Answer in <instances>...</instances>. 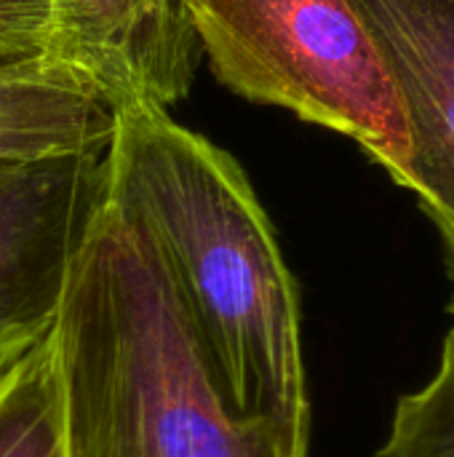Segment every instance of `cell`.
I'll use <instances>...</instances> for the list:
<instances>
[{
	"label": "cell",
	"instance_id": "1",
	"mask_svg": "<svg viewBox=\"0 0 454 457\" xmlns=\"http://www.w3.org/2000/svg\"><path fill=\"white\" fill-rule=\"evenodd\" d=\"M104 204L153 249L227 407L310 445L297 281L241 163L171 110H112Z\"/></svg>",
	"mask_w": 454,
	"mask_h": 457
},
{
	"label": "cell",
	"instance_id": "2",
	"mask_svg": "<svg viewBox=\"0 0 454 457\" xmlns=\"http://www.w3.org/2000/svg\"><path fill=\"white\" fill-rule=\"evenodd\" d=\"M72 457H308L209 375L144 238L102 195L51 329Z\"/></svg>",
	"mask_w": 454,
	"mask_h": 457
},
{
	"label": "cell",
	"instance_id": "3",
	"mask_svg": "<svg viewBox=\"0 0 454 457\" xmlns=\"http://www.w3.org/2000/svg\"><path fill=\"white\" fill-rule=\"evenodd\" d=\"M182 8L225 88L353 139L407 185V107L359 0H182Z\"/></svg>",
	"mask_w": 454,
	"mask_h": 457
},
{
	"label": "cell",
	"instance_id": "4",
	"mask_svg": "<svg viewBox=\"0 0 454 457\" xmlns=\"http://www.w3.org/2000/svg\"><path fill=\"white\" fill-rule=\"evenodd\" d=\"M104 195V150L0 166V370L56 324Z\"/></svg>",
	"mask_w": 454,
	"mask_h": 457
},
{
	"label": "cell",
	"instance_id": "5",
	"mask_svg": "<svg viewBox=\"0 0 454 457\" xmlns=\"http://www.w3.org/2000/svg\"><path fill=\"white\" fill-rule=\"evenodd\" d=\"M45 8L43 54L112 110H171L190 94L198 46L182 0H45Z\"/></svg>",
	"mask_w": 454,
	"mask_h": 457
},
{
	"label": "cell",
	"instance_id": "6",
	"mask_svg": "<svg viewBox=\"0 0 454 457\" xmlns=\"http://www.w3.org/2000/svg\"><path fill=\"white\" fill-rule=\"evenodd\" d=\"M399 83L409 134L407 190L436 225L454 313V0H359Z\"/></svg>",
	"mask_w": 454,
	"mask_h": 457
},
{
	"label": "cell",
	"instance_id": "7",
	"mask_svg": "<svg viewBox=\"0 0 454 457\" xmlns=\"http://www.w3.org/2000/svg\"><path fill=\"white\" fill-rule=\"evenodd\" d=\"M112 107L45 54L0 62V166L107 150Z\"/></svg>",
	"mask_w": 454,
	"mask_h": 457
},
{
	"label": "cell",
	"instance_id": "8",
	"mask_svg": "<svg viewBox=\"0 0 454 457\" xmlns=\"http://www.w3.org/2000/svg\"><path fill=\"white\" fill-rule=\"evenodd\" d=\"M0 457H72L51 332L0 370Z\"/></svg>",
	"mask_w": 454,
	"mask_h": 457
},
{
	"label": "cell",
	"instance_id": "9",
	"mask_svg": "<svg viewBox=\"0 0 454 457\" xmlns=\"http://www.w3.org/2000/svg\"><path fill=\"white\" fill-rule=\"evenodd\" d=\"M377 457H454V329L444 340L436 375L396 404Z\"/></svg>",
	"mask_w": 454,
	"mask_h": 457
},
{
	"label": "cell",
	"instance_id": "10",
	"mask_svg": "<svg viewBox=\"0 0 454 457\" xmlns=\"http://www.w3.org/2000/svg\"><path fill=\"white\" fill-rule=\"evenodd\" d=\"M45 40V0H0V62L43 54Z\"/></svg>",
	"mask_w": 454,
	"mask_h": 457
}]
</instances>
